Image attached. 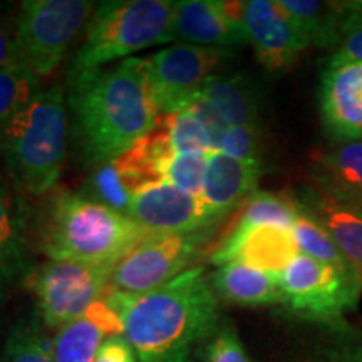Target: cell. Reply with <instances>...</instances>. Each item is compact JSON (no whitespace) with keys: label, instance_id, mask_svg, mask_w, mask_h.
Instances as JSON below:
<instances>
[{"label":"cell","instance_id":"cell-31","mask_svg":"<svg viewBox=\"0 0 362 362\" xmlns=\"http://www.w3.org/2000/svg\"><path fill=\"white\" fill-rule=\"evenodd\" d=\"M362 62V0L347 2V19L341 44L325 64Z\"/></svg>","mask_w":362,"mask_h":362},{"label":"cell","instance_id":"cell-14","mask_svg":"<svg viewBox=\"0 0 362 362\" xmlns=\"http://www.w3.org/2000/svg\"><path fill=\"white\" fill-rule=\"evenodd\" d=\"M320 112L330 138L362 141V62L324 66Z\"/></svg>","mask_w":362,"mask_h":362},{"label":"cell","instance_id":"cell-33","mask_svg":"<svg viewBox=\"0 0 362 362\" xmlns=\"http://www.w3.org/2000/svg\"><path fill=\"white\" fill-rule=\"evenodd\" d=\"M260 136L259 128H228L220 143L218 151L237 160H259Z\"/></svg>","mask_w":362,"mask_h":362},{"label":"cell","instance_id":"cell-21","mask_svg":"<svg viewBox=\"0 0 362 362\" xmlns=\"http://www.w3.org/2000/svg\"><path fill=\"white\" fill-rule=\"evenodd\" d=\"M228 128H259V103L255 90L243 76H211L198 89Z\"/></svg>","mask_w":362,"mask_h":362},{"label":"cell","instance_id":"cell-36","mask_svg":"<svg viewBox=\"0 0 362 362\" xmlns=\"http://www.w3.org/2000/svg\"><path fill=\"white\" fill-rule=\"evenodd\" d=\"M13 64H19L16 54V40H13V34L8 33L6 25L0 22V69Z\"/></svg>","mask_w":362,"mask_h":362},{"label":"cell","instance_id":"cell-25","mask_svg":"<svg viewBox=\"0 0 362 362\" xmlns=\"http://www.w3.org/2000/svg\"><path fill=\"white\" fill-rule=\"evenodd\" d=\"M298 214L300 210L293 198L269 192H255L247 200L233 230H248L265 225L292 230Z\"/></svg>","mask_w":362,"mask_h":362},{"label":"cell","instance_id":"cell-23","mask_svg":"<svg viewBox=\"0 0 362 362\" xmlns=\"http://www.w3.org/2000/svg\"><path fill=\"white\" fill-rule=\"evenodd\" d=\"M25 267L22 223L16 208L0 187V296L19 279Z\"/></svg>","mask_w":362,"mask_h":362},{"label":"cell","instance_id":"cell-24","mask_svg":"<svg viewBox=\"0 0 362 362\" xmlns=\"http://www.w3.org/2000/svg\"><path fill=\"white\" fill-rule=\"evenodd\" d=\"M139 187L136 181L126 173L117 160L103 163L94 171L89 181L90 200L101 203V205L111 208L117 214L128 215L131 202Z\"/></svg>","mask_w":362,"mask_h":362},{"label":"cell","instance_id":"cell-10","mask_svg":"<svg viewBox=\"0 0 362 362\" xmlns=\"http://www.w3.org/2000/svg\"><path fill=\"white\" fill-rule=\"evenodd\" d=\"M232 57L230 49L193 44H176L153 54L148 59V81L160 115L183 111L198 89Z\"/></svg>","mask_w":362,"mask_h":362},{"label":"cell","instance_id":"cell-3","mask_svg":"<svg viewBox=\"0 0 362 362\" xmlns=\"http://www.w3.org/2000/svg\"><path fill=\"white\" fill-rule=\"evenodd\" d=\"M128 215L74 193H59L44 233L51 260L116 265L148 237Z\"/></svg>","mask_w":362,"mask_h":362},{"label":"cell","instance_id":"cell-26","mask_svg":"<svg viewBox=\"0 0 362 362\" xmlns=\"http://www.w3.org/2000/svg\"><path fill=\"white\" fill-rule=\"evenodd\" d=\"M39 78L24 66L0 69V131H2L39 93Z\"/></svg>","mask_w":362,"mask_h":362},{"label":"cell","instance_id":"cell-28","mask_svg":"<svg viewBox=\"0 0 362 362\" xmlns=\"http://www.w3.org/2000/svg\"><path fill=\"white\" fill-rule=\"evenodd\" d=\"M298 210H300V206H298ZM292 233L296 237L298 252L310 257V259L332 265H351L327 232L305 211L300 210L296 223L292 226Z\"/></svg>","mask_w":362,"mask_h":362},{"label":"cell","instance_id":"cell-6","mask_svg":"<svg viewBox=\"0 0 362 362\" xmlns=\"http://www.w3.org/2000/svg\"><path fill=\"white\" fill-rule=\"evenodd\" d=\"M282 304L292 314L332 327L344 325L362 291V275L352 265L324 264L298 253L279 275Z\"/></svg>","mask_w":362,"mask_h":362},{"label":"cell","instance_id":"cell-19","mask_svg":"<svg viewBox=\"0 0 362 362\" xmlns=\"http://www.w3.org/2000/svg\"><path fill=\"white\" fill-rule=\"evenodd\" d=\"M312 180L325 197L362 208V141L341 143L319 156Z\"/></svg>","mask_w":362,"mask_h":362},{"label":"cell","instance_id":"cell-15","mask_svg":"<svg viewBox=\"0 0 362 362\" xmlns=\"http://www.w3.org/2000/svg\"><path fill=\"white\" fill-rule=\"evenodd\" d=\"M298 253L292 230L265 225L232 230L215 250L211 262L216 267L238 262L280 275Z\"/></svg>","mask_w":362,"mask_h":362},{"label":"cell","instance_id":"cell-4","mask_svg":"<svg viewBox=\"0 0 362 362\" xmlns=\"http://www.w3.org/2000/svg\"><path fill=\"white\" fill-rule=\"evenodd\" d=\"M67 112L57 86L37 96L0 131V146L13 183L33 194L47 193L66 156Z\"/></svg>","mask_w":362,"mask_h":362},{"label":"cell","instance_id":"cell-17","mask_svg":"<svg viewBox=\"0 0 362 362\" xmlns=\"http://www.w3.org/2000/svg\"><path fill=\"white\" fill-rule=\"evenodd\" d=\"M293 200L327 232L347 262L362 275V208L325 197L307 188Z\"/></svg>","mask_w":362,"mask_h":362},{"label":"cell","instance_id":"cell-1","mask_svg":"<svg viewBox=\"0 0 362 362\" xmlns=\"http://www.w3.org/2000/svg\"><path fill=\"white\" fill-rule=\"evenodd\" d=\"M106 302L121 319L138 362H193L220 327L218 300L203 267L151 292L111 291Z\"/></svg>","mask_w":362,"mask_h":362},{"label":"cell","instance_id":"cell-27","mask_svg":"<svg viewBox=\"0 0 362 362\" xmlns=\"http://www.w3.org/2000/svg\"><path fill=\"white\" fill-rule=\"evenodd\" d=\"M2 362H56L52 342L47 341L37 324L21 320L8 334Z\"/></svg>","mask_w":362,"mask_h":362},{"label":"cell","instance_id":"cell-29","mask_svg":"<svg viewBox=\"0 0 362 362\" xmlns=\"http://www.w3.org/2000/svg\"><path fill=\"white\" fill-rule=\"evenodd\" d=\"M168 126L170 139L175 153H214L210 136L200 121L188 111L175 112V115H160Z\"/></svg>","mask_w":362,"mask_h":362},{"label":"cell","instance_id":"cell-22","mask_svg":"<svg viewBox=\"0 0 362 362\" xmlns=\"http://www.w3.org/2000/svg\"><path fill=\"white\" fill-rule=\"evenodd\" d=\"M284 11L304 30L310 45L337 47L347 19V2L279 0Z\"/></svg>","mask_w":362,"mask_h":362},{"label":"cell","instance_id":"cell-20","mask_svg":"<svg viewBox=\"0 0 362 362\" xmlns=\"http://www.w3.org/2000/svg\"><path fill=\"white\" fill-rule=\"evenodd\" d=\"M215 293L242 307H264L282 302L279 275L247 264L221 265L211 277Z\"/></svg>","mask_w":362,"mask_h":362},{"label":"cell","instance_id":"cell-30","mask_svg":"<svg viewBox=\"0 0 362 362\" xmlns=\"http://www.w3.org/2000/svg\"><path fill=\"white\" fill-rule=\"evenodd\" d=\"M208 155L210 153H176L163 170V181L200 198Z\"/></svg>","mask_w":362,"mask_h":362},{"label":"cell","instance_id":"cell-5","mask_svg":"<svg viewBox=\"0 0 362 362\" xmlns=\"http://www.w3.org/2000/svg\"><path fill=\"white\" fill-rule=\"evenodd\" d=\"M175 2L110 0L94 8L69 76L99 69L151 45L173 42Z\"/></svg>","mask_w":362,"mask_h":362},{"label":"cell","instance_id":"cell-18","mask_svg":"<svg viewBox=\"0 0 362 362\" xmlns=\"http://www.w3.org/2000/svg\"><path fill=\"white\" fill-rule=\"evenodd\" d=\"M123 334V324L106 298L74 322L56 330L52 352L56 362H94L104 339Z\"/></svg>","mask_w":362,"mask_h":362},{"label":"cell","instance_id":"cell-2","mask_svg":"<svg viewBox=\"0 0 362 362\" xmlns=\"http://www.w3.org/2000/svg\"><path fill=\"white\" fill-rule=\"evenodd\" d=\"M69 104L78 138L90 161L116 160L155 129L160 111L148 81V59L69 76Z\"/></svg>","mask_w":362,"mask_h":362},{"label":"cell","instance_id":"cell-16","mask_svg":"<svg viewBox=\"0 0 362 362\" xmlns=\"http://www.w3.org/2000/svg\"><path fill=\"white\" fill-rule=\"evenodd\" d=\"M260 175V161L237 160L221 151L210 153L200 200L211 216L221 221L240 202L255 193Z\"/></svg>","mask_w":362,"mask_h":362},{"label":"cell","instance_id":"cell-8","mask_svg":"<svg viewBox=\"0 0 362 362\" xmlns=\"http://www.w3.org/2000/svg\"><path fill=\"white\" fill-rule=\"evenodd\" d=\"M116 265L78 260H51L29 275L39 317L49 329L59 330L83 317L110 296Z\"/></svg>","mask_w":362,"mask_h":362},{"label":"cell","instance_id":"cell-12","mask_svg":"<svg viewBox=\"0 0 362 362\" xmlns=\"http://www.w3.org/2000/svg\"><path fill=\"white\" fill-rule=\"evenodd\" d=\"M243 29L259 61L269 71H282L310 42L279 0H250L243 11Z\"/></svg>","mask_w":362,"mask_h":362},{"label":"cell","instance_id":"cell-13","mask_svg":"<svg viewBox=\"0 0 362 362\" xmlns=\"http://www.w3.org/2000/svg\"><path fill=\"white\" fill-rule=\"evenodd\" d=\"M243 11L245 2L178 0L173 17L175 40L216 49L245 44Z\"/></svg>","mask_w":362,"mask_h":362},{"label":"cell","instance_id":"cell-34","mask_svg":"<svg viewBox=\"0 0 362 362\" xmlns=\"http://www.w3.org/2000/svg\"><path fill=\"white\" fill-rule=\"evenodd\" d=\"M94 362H138V357L124 334H115L104 339Z\"/></svg>","mask_w":362,"mask_h":362},{"label":"cell","instance_id":"cell-32","mask_svg":"<svg viewBox=\"0 0 362 362\" xmlns=\"http://www.w3.org/2000/svg\"><path fill=\"white\" fill-rule=\"evenodd\" d=\"M203 362H252L237 330L223 324L203 344L200 349Z\"/></svg>","mask_w":362,"mask_h":362},{"label":"cell","instance_id":"cell-7","mask_svg":"<svg viewBox=\"0 0 362 362\" xmlns=\"http://www.w3.org/2000/svg\"><path fill=\"white\" fill-rule=\"evenodd\" d=\"M94 4L86 0H25L13 30L17 62L37 78L49 76L83 29Z\"/></svg>","mask_w":362,"mask_h":362},{"label":"cell","instance_id":"cell-9","mask_svg":"<svg viewBox=\"0 0 362 362\" xmlns=\"http://www.w3.org/2000/svg\"><path fill=\"white\" fill-rule=\"evenodd\" d=\"M210 232L148 235L117 262L111 288L123 293L156 291L192 269Z\"/></svg>","mask_w":362,"mask_h":362},{"label":"cell","instance_id":"cell-11","mask_svg":"<svg viewBox=\"0 0 362 362\" xmlns=\"http://www.w3.org/2000/svg\"><path fill=\"white\" fill-rule=\"evenodd\" d=\"M128 216L153 235L211 232L220 223L200 198L181 192L166 181L139 188L131 202Z\"/></svg>","mask_w":362,"mask_h":362},{"label":"cell","instance_id":"cell-35","mask_svg":"<svg viewBox=\"0 0 362 362\" xmlns=\"http://www.w3.org/2000/svg\"><path fill=\"white\" fill-rule=\"evenodd\" d=\"M314 362H362V341L356 337H344Z\"/></svg>","mask_w":362,"mask_h":362}]
</instances>
